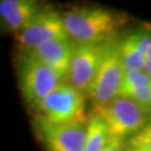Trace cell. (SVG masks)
<instances>
[{
  "mask_svg": "<svg viewBox=\"0 0 151 151\" xmlns=\"http://www.w3.org/2000/svg\"><path fill=\"white\" fill-rule=\"evenodd\" d=\"M68 37L75 44L111 43L127 26L129 16L101 7H75L62 12Z\"/></svg>",
  "mask_w": 151,
  "mask_h": 151,
  "instance_id": "cell-1",
  "label": "cell"
},
{
  "mask_svg": "<svg viewBox=\"0 0 151 151\" xmlns=\"http://www.w3.org/2000/svg\"><path fill=\"white\" fill-rule=\"evenodd\" d=\"M146 111L138 103L119 95L101 106H94V114L103 120L110 138L124 140L133 137L146 127Z\"/></svg>",
  "mask_w": 151,
  "mask_h": 151,
  "instance_id": "cell-2",
  "label": "cell"
},
{
  "mask_svg": "<svg viewBox=\"0 0 151 151\" xmlns=\"http://www.w3.org/2000/svg\"><path fill=\"white\" fill-rule=\"evenodd\" d=\"M38 116L52 123H87L85 96L66 83H62L36 109Z\"/></svg>",
  "mask_w": 151,
  "mask_h": 151,
  "instance_id": "cell-3",
  "label": "cell"
},
{
  "mask_svg": "<svg viewBox=\"0 0 151 151\" xmlns=\"http://www.w3.org/2000/svg\"><path fill=\"white\" fill-rule=\"evenodd\" d=\"M18 70L22 95L27 103L35 109H37L65 78L64 74L42 64L26 54L20 58Z\"/></svg>",
  "mask_w": 151,
  "mask_h": 151,
  "instance_id": "cell-4",
  "label": "cell"
},
{
  "mask_svg": "<svg viewBox=\"0 0 151 151\" xmlns=\"http://www.w3.org/2000/svg\"><path fill=\"white\" fill-rule=\"evenodd\" d=\"M125 68L120 56L119 44L109 43L96 76L87 92L94 106H101L119 96Z\"/></svg>",
  "mask_w": 151,
  "mask_h": 151,
  "instance_id": "cell-5",
  "label": "cell"
},
{
  "mask_svg": "<svg viewBox=\"0 0 151 151\" xmlns=\"http://www.w3.org/2000/svg\"><path fill=\"white\" fill-rule=\"evenodd\" d=\"M70 38L64 26L63 15L50 7H44L25 27L15 34L18 46L25 53L44 44Z\"/></svg>",
  "mask_w": 151,
  "mask_h": 151,
  "instance_id": "cell-6",
  "label": "cell"
},
{
  "mask_svg": "<svg viewBox=\"0 0 151 151\" xmlns=\"http://www.w3.org/2000/svg\"><path fill=\"white\" fill-rule=\"evenodd\" d=\"M34 129L48 151H84L87 123H52L38 116Z\"/></svg>",
  "mask_w": 151,
  "mask_h": 151,
  "instance_id": "cell-7",
  "label": "cell"
},
{
  "mask_svg": "<svg viewBox=\"0 0 151 151\" xmlns=\"http://www.w3.org/2000/svg\"><path fill=\"white\" fill-rule=\"evenodd\" d=\"M108 44H76L70 67L65 74L66 84L87 94L102 63Z\"/></svg>",
  "mask_w": 151,
  "mask_h": 151,
  "instance_id": "cell-8",
  "label": "cell"
},
{
  "mask_svg": "<svg viewBox=\"0 0 151 151\" xmlns=\"http://www.w3.org/2000/svg\"><path fill=\"white\" fill-rule=\"evenodd\" d=\"M75 47L76 44L70 38L55 39L25 54L65 75L70 67Z\"/></svg>",
  "mask_w": 151,
  "mask_h": 151,
  "instance_id": "cell-9",
  "label": "cell"
},
{
  "mask_svg": "<svg viewBox=\"0 0 151 151\" xmlns=\"http://www.w3.org/2000/svg\"><path fill=\"white\" fill-rule=\"evenodd\" d=\"M37 1L30 0H1L0 16L7 30L16 34L25 27L40 10Z\"/></svg>",
  "mask_w": 151,
  "mask_h": 151,
  "instance_id": "cell-10",
  "label": "cell"
},
{
  "mask_svg": "<svg viewBox=\"0 0 151 151\" xmlns=\"http://www.w3.org/2000/svg\"><path fill=\"white\" fill-rule=\"evenodd\" d=\"M110 135L105 123L97 115H93L87 122V138L84 151H104Z\"/></svg>",
  "mask_w": 151,
  "mask_h": 151,
  "instance_id": "cell-11",
  "label": "cell"
},
{
  "mask_svg": "<svg viewBox=\"0 0 151 151\" xmlns=\"http://www.w3.org/2000/svg\"><path fill=\"white\" fill-rule=\"evenodd\" d=\"M119 50L125 70H145L146 57L139 50L131 34L119 43Z\"/></svg>",
  "mask_w": 151,
  "mask_h": 151,
  "instance_id": "cell-12",
  "label": "cell"
},
{
  "mask_svg": "<svg viewBox=\"0 0 151 151\" xmlns=\"http://www.w3.org/2000/svg\"><path fill=\"white\" fill-rule=\"evenodd\" d=\"M151 85V76L148 75L145 70H125L124 81L121 87L119 95L131 90L142 88Z\"/></svg>",
  "mask_w": 151,
  "mask_h": 151,
  "instance_id": "cell-13",
  "label": "cell"
},
{
  "mask_svg": "<svg viewBox=\"0 0 151 151\" xmlns=\"http://www.w3.org/2000/svg\"><path fill=\"white\" fill-rule=\"evenodd\" d=\"M128 151H151V124L146 125L127 143Z\"/></svg>",
  "mask_w": 151,
  "mask_h": 151,
  "instance_id": "cell-14",
  "label": "cell"
},
{
  "mask_svg": "<svg viewBox=\"0 0 151 151\" xmlns=\"http://www.w3.org/2000/svg\"><path fill=\"white\" fill-rule=\"evenodd\" d=\"M132 38L134 39L135 44L142 55L146 57L148 52L151 48V30L145 29V30H138L131 34Z\"/></svg>",
  "mask_w": 151,
  "mask_h": 151,
  "instance_id": "cell-15",
  "label": "cell"
},
{
  "mask_svg": "<svg viewBox=\"0 0 151 151\" xmlns=\"http://www.w3.org/2000/svg\"><path fill=\"white\" fill-rule=\"evenodd\" d=\"M104 151H128L127 143H124V140H121V139L110 138L108 146L105 147Z\"/></svg>",
  "mask_w": 151,
  "mask_h": 151,
  "instance_id": "cell-16",
  "label": "cell"
},
{
  "mask_svg": "<svg viewBox=\"0 0 151 151\" xmlns=\"http://www.w3.org/2000/svg\"><path fill=\"white\" fill-rule=\"evenodd\" d=\"M145 72L148 75L151 76V48L148 52L146 56V60H145Z\"/></svg>",
  "mask_w": 151,
  "mask_h": 151,
  "instance_id": "cell-17",
  "label": "cell"
},
{
  "mask_svg": "<svg viewBox=\"0 0 151 151\" xmlns=\"http://www.w3.org/2000/svg\"><path fill=\"white\" fill-rule=\"evenodd\" d=\"M149 112L151 113V104H150V110H149Z\"/></svg>",
  "mask_w": 151,
  "mask_h": 151,
  "instance_id": "cell-18",
  "label": "cell"
}]
</instances>
